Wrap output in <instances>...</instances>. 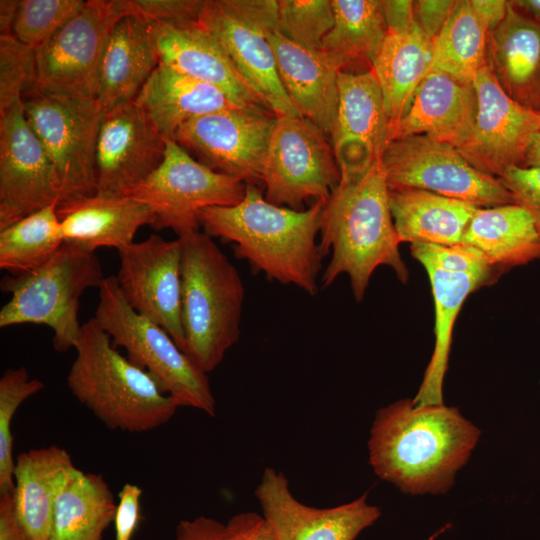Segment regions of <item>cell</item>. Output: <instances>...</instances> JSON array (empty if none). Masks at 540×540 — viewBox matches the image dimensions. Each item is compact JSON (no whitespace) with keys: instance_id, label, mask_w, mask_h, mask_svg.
<instances>
[{"instance_id":"6da1fadb","label":"cell","mask_w":540,"mask_h":540,"mask_svg":"<svg viewBox=\"0 0 540 540\" xmlns=\"http://www.w3.org/2000/svg\"><path fill=\"white\" fill-rule=\"evenodd\" d=\"M480 430L454 407L402 399L381 408L368 441L375 474L410 495L443 494L468 461Z\"/></svg>"},{"instance_id":"7a4b0ae2","label":"cell","mask_w":540,"mask_h":540,"mask_svg":"<svg viewBox=\"0 0 540 540\" xmlns=\"http://www.w3.org/2000/svg\"><path fill=\"white\" fill-rule=\"evenodd\" d=\"M324 202L294 210L269 202L256 185H246L232 206L204 209L200 225L210 237L232 243L235 256L272 281L318 293L322 255L317 235Z\"/></svg>"},{"instance_id":"3957f363","label":"cell","mask_w":540,"mask_h":540,"mask_svg":"<svg viewBox=\"0 0 540 540\" xmlns=\"http://www.w3.org/2000/svg\"><path fill=\"white\" fill-rule=\"evenodd\" d=\"M400 244L379 157L362 177L339 181L324 202L318 245L323 258L332 255L321 276L322 287L346 274L353 296L360 302L380 266L390 267L406 283L409 272Z\"/></svg>"},{"instance_id":"277c9868","label":"cell","mask_w":540,"mask_h":540,"mask_svg":"<svg viewBox=\"0 0 540 540\" xmlns=\"http://www.w3.org/2000/svg\"><path fill=\"white\" fill-rule=\"evenodd\" d=\"M74 349L67 386L106 428L149 432L170 421L180 407L149 373L116 350L94 317L82 324Z\"/></svg>"},{"instance_id":"5b68a950","label":"cell","mask_w":540,"mask_h":540,"mask_svg":"<svg viewBox=\"0 0 540 540\" xmlns=\"http://www.w3.org/2000/svg\"><path fill=\"white\" fill-rule=\"evenodd\" d=\"M178 239L184 353L208 374L239 340L245 288L212 237L197 231Z\"/></svg>"},{"instance_id":"8992f818","label":"cell","mask_w":540,"mask_h":540,"mask_svg":"<svg viewBox=\"0 0 540 540\" xmlns=\"http://www.w3.org/2000/svg\"><path fill=\"white\" fill-rule=\"evenodd\" d=\"M104 278L94 253L63 243L36 270L1 279V290L11 297L0 310V327L45 325L54 333L56 351L72 349L82 326L78 319L80 297L89 288H99Z\"/></svg>"},{"instance_id":"52a82bcc","label":"cell","mask_w":540,"mask_h":540,"mask_svg":"<svg viewBox=\"0 0 540 540\" xmlns=\"http://www.w3.org/2000/svg\"><path fill=\"white\" fill-rule=\"evenodd\" d=\"M98 289L94 318L110 336L113 346L123 347L127 358L149 373L180 407H191L215 416L216 402L207 374L162 327L137 313L126 302L116 276L105 277Z\"/></svg>"},{"instance_id":"ba28073f","label":"cell","mask_w":540,"mask_h":540,"mask_svg":"<svg viewBox=\"0 0 540 540\" xmlns=\"http://www.w3.org/2000/svg\"><path fill=\"white\" fill-rule=\"evenodd\" d=\"M23 94L26 120L53 164L61 202L95 195L96 147L104 115L96 98L32 90Z\"/></svg>"},{"instance_id":"9c48e42d","label":"cell","mask_w":540,"mask_h":540,"mask_svg":"<svg viewBox=\"0 0 540 540\" xmlns=\"http://www.w3.org/2000/svg\"><path fill=\"white\" fill-rule=\"evenodd\" d=\"M131 14L130 0H88L34 51L30 86L40 94L95 98L102 54L114 25Z\"/></svg>"},{"instance_id":"30bf717a","label":"cell","mask_w":540,"mask_h":540,"mask_svg":"<svg viewBox=\"0 0 540 540\" xmlns=\"http://www.w3.org/2000/svg\"><path fill=\"white\" fill-rule=\"evenodd\" d=\"M381 162L389 190H425L479 208L515 204L499 178L473 167L455 147L426 135L390 141Z\"/></svg>"},{"instance_id":"8fae6325","label":"cell","mask_w":540,"mask_h":540,"mask_svg":"<svg viewBox=\"0 0 540 540\" xmlns=\"http://www.w3.org/2000/svg\"><path fill=\"white\" fill-rule=\"evenodd\" d=\"M246 185L197 162L176 141L166 139L163 162L128 196L152 209L155 229L169 228L180 237L200 231L204 209L239 203Z\"/></svg>"},{"instance_id":"7c38bea8","label":"cell","mask_w":540,"mask_h":540,"mask_svg":"<svg viewBox=\"0 0 540 540\" xmlns=\"http://www.w3.org/2000/svg\"><path fill=\"white\" fill-rule=\"evenodd\" d=\"M325 136L303 116H276L262 172L269 202L304 210L309 198H329L340 172Z\"/></svg>"},{"instance_id":"4fadbf2b","label":"cell","mask_w":540,"mask_h":540,"mask_svg":"<svg viewBox=\"0 0 540 540\" xmlns=\"http://www.w3.org/2000/svg\"><path fill=\"white\" fill-rule=\"evenodd\" d=\"M275 121L276 115L266 108L231 107L185 123L174 141L212 170L256 185L262 181Z\"/></svg>"},{"instance_id":"5bb4252c","label":"cell","mask_w":540,"mask_h":540,"mask_svg":"<svg viewBox=\"0 0 540 540\" xmlns=\"http://www.w3.org/2000/svg\"><path fill=\"white\" fill-rule=\"evenodd\" d=\"M472 85L477 112L468 137L456 149L473 167L496 178L510 167H524L527 150L540 131V112L511 99L488 64Z\"/></svg>"},{"instance_id":"9a60e30c","label":"cell","mask_w":540,"mask_h":540,"mask_svg":"<svg viewBox=\"0 0 540 540\" xmlns=\"http://www.w3.org/2000/svg\"><path fill=\"white\" fill-rule=\"evenodd\" d=\"M60 202L55 169L20 99L0 114V230Z\"/></svg>"},{"instance_id":"2e32d148","label":"cell","mask_w":540,"mask_h":540,"mask_svg":"<svg viewBox=\"0 0 540 540\" xmlns=\"http://www.w3.org/2000/svg\"><path fill=\"white\" fill-rule=\"evenodd\" d=\"M116 276L126 302L162 327L184 352L181 318V243L152 234L118 251Z\"/></svg>"},{"instance_id":"e0dca14e","label":"cell","mask_w":540,"mask_h":540,"mask_svg":"<svg viewBox=\"0 0 540 540\" xmlns=\"http://www.w3.org/2000/svg\"><path fill=\"white\" fill-rule=\"evenodd\" d=\"M166 138L131 101L104 112L96 147L97 193L128 196L163 162Z\"/></svg>"},{"instance_id":"ac0fdd59","label":"cell","mask_w":540,"mask_h":540,"mask_svg":"<svg viewBox=\"0 0 540 540\" xmlns=\"http://www.w3.org/2000/svg\"><path fill=\"white\" fill-rule=\"evenodd\" d=\"M275 540H355L381 515L367 494L331 508H314L292 494L286 476L266 468L254 492Z\"/></svg>"},{"instance_id":"d6986e66","label":"cell","mask_w":540,"mask_h":540,"mask_svg":"<svg viewBox=\"0 0 540 540\" xmlns=\"http://www.w3.org/2000/svg\"><path fill=\"white\" fill-rule=\"evenodd\" d=\"M150 30L160 63L214 86L237 107L269 109L199 20L182 23L150 21Z\"/></svg>"},{"instance_id":"ffe728a7","label":"cell","mask_w":540,"mask_h":540,"mask_svg":"<svg viewBox=\"0 0 540 540\" xmlns=\"http://www.w3.org/2000/svg\"><path fill=\"white\" fill-rule=\"evenodd\" d=\"M477 112L472 84L430 71L418 86L403 117L389 129L394 139L426 135L458 148L468 137Z\"/></svg>"},{"instance_id":"44dd1931","label":"cell","mask_w":540,"mask_h":540,"mask_svg":"<svg viewBox=\"0 0 540 540\" xmlns=\"http://www.w3.org/2000/svg\"><path fill=\"white\" fill-rule=\"evenodd\" d=\"M198 20L276 116H302L283 87L272 47L263 34L231 15L219 0H205Z\"/></svg>"},{"instance_id":"7402d4cb","label":"cell","mask_w":540,"mask_h":540,"mask_svg":"<svg viewBox=\"0 0 540 540\" xmlns=\"http://www.w3.org/2000/svg\"><path fill=\"white\" fill-rule=\"evenodd\" d=\"M57 214L64 243L90 253L102 247L119 251L134 242L140 227L155 221L152 209L130 196L69 199L57 205Z\"/></svg>"},{"instance_id":"603a6c76","label":"cell","mask_w":540,"mask_h":540,"mask_svg":"<svg viewBox=\"0 0 540 540\" xmlns=\"http://www.w3.org/2000/svg\"><path fill=\"white\" fill-rule=\"evenodd\" d=\"M159 64L150 21L122 17L106 42L97 77L96 100L104 112L133 101Z\"/></svg>"},{"instance_id":"cb8c5ba5","label":"cell","mask_w":540,"mask_h":540,"mask_svg":"<svg viewBox=\"0 0 540 540\" xmlns=\"http://www.w3.org/2000/svg\"><path fill=\"white\" fill-rule=\"evenodd\" d=\"M266 38L291 101L303 117L331 136L337 115L340 70L321 51L298 46L278 31Z\"/></svg>"},{"instance_id":"d4e9b609","label":"cell","mask_w":540,"mask_h":540,"mask_svg":"<svg viewBox=\"0 0 540 540\" xmlns=\"http://www.w3.org/2000/svg\"><path fill=\"white\" fill-rule=\"evenodd\" d=\"M488 65L511 99L540 112V24L510 1L504 20L489 33Z\"/></svg>"},{"instance_id":"484cf974","label":"cell","mask_w":540,"mask_h":540,"mask_svg":"<svg viewBox=\"0 0 540 540\" xmlns=\"http://www.w3.org/2000/svg\"><path fill=\"white\" fill-rule=\"evenodd\" d=\"M76 466L63 447L32 448L16 456V515L32 540H50L56 499Z\"/></svg>"},{"instance_id":"4316f807","label":"cell","mask_w":540,"mask_h":540,"mask_svg":"<svg viewBox=\"0 0 540 540\" xmlns=\"http://www.w3.org/2000/svg\"><path fill=\"white\" fill-rule=\"evenodd\" d=\"M135 103L166 139H175L187 122L233 105L220 90L160 63L145 82Z\"/></svg>"},{"instance_id":"83f0119b","label":"cell","mask_w":540,"mask_h":540,"mask_svg":"<svg viewBox=\"0 0 540 540\" xmlns=\"http://www.w3.org/2000/svg\"><path fill=\"white\" fill-rule=\"evenodd\" d=\"M389 206L401 243L453 245L479 209L467 202L419 189L389 190Z\"/></svg>"},{"instance_id":"f1b7e54d","label":"cell","mask_w":540,"mask_h":540,"mask_svg":"<svg viewBox=\"0 0 540 540\" xmlns=\"http://www.w3.org/2000/svg\"><path fill=\"white\" fill-rule=\"evenodd\" d=\"M432 57L433 41L417 23L410 29L387 31L371 68L382 89L390 127L406 113L415 91L431 71Z\"/></svg>"},{"instance_id":"f546056e","label":"cell","mask_w":540,"mask_h":540,"mask_svg":"<svg viewBox=\"0 0 540 540\" xmlns=\"http://www.w3.org/2000/svg\"><path fill=\"white\" fill-rule=\"evenodd\" d=\"M462 243L478 249L494 266L515 267L540 259V235L518 204L479 208Z\"/></svg>"},{"instance_id":"4dcf8cb0","label":"cell","mask_w":540,"mask_h":540,"mask_svg":"<svg viewBox=\"0 0 540 540\" xmlns=\"http://www.w3.org/2000/svg\"><path fill=\"white\" fill-rule=\"evenodd\" d=\"M116 507L101 474L75 467L56 499L50 540H103L114 522Z\"/></svg>"},{"instance_id":"1f68e13d","label":"cell","mask_w":540,"mask_h":540,"mask_svg":"<svg viewBox=\"0 0 540 540\" xmlns=\"http://www.w3.org/2000/svg\"><path fill=\"white\" fill-rule=\"evenodd\" d=\"M425 270L434 300L435 345L422 383L412 400L417 405H440L443 404V382L448 369L455 321L466 298L485 283L488 277L450 274L432 267H426Z\"/></svg>"},{"instance_id":"d6a6232c","label":"cell","mask_w":540,"mask_h":540,"mask_svg":"<svg viewBox=\"0 0 540 540\" xmlns=\"http://www.w3.org/2000/svg\"><path fill=\"white\" fill-rule=\"evenodd\" d=\"M334 25L319 49L340 70L348 65L370 69L388 27L383 0H332Z\"/></svg>"},{"instance_id":"836d02e7","label":"cell","mask_w":540,"mask_h":540,"mask_svg":"<svg viewBox=\"0 0 540 540\" xmlns=\"http://www.w3.org/2000/svg\"><path fill=\"white\" fill-rule=\"evenodd\" d=\"M488 39L489 32L470 0H456L433 41L431 71L472 84L476 74L488 64Z\"/></svg>"},{"instance_id":"e575fe53","label":"cell","mask_w":540,"mask_h":540,"mask_svg":"<svg viewBox=\"0 0 540 540\" xmlns=\"http://www.w3.org/2000/svg\"><path fill=\"white\" fill-rule=\"evenodd\" d=\"M390 121L379 81L369 69L338 73V107L331 138L349 135L372 143L382 155L388 144Z\"/></svg>"},{"instance_id":"d590c367","label":"cell","mask_w":540,"mask_h":540,"mask_svg":"<svg viewBox=\"0 0 540 540\" xmlns=\"http://www.w3.org/2000/svg\"><path fill=\"white\" fill-rule=\"evenodd\" d=\"M63 243L57 204L47 206L0 230V268L10 275L34 271Z\"/></svg>"},{"instance_id":"8d00e7d4","label":"cell","mask_w":540,"mask_h":540,"mask_svg":"<svg viewBox=\"0 0 540 540\" xmlns=\"http://www.w3.org/2000/svg\"><path fill=\"white\" fill-rule=\"evenodd\" d=\"M44 386L25 367L9 368L0 378V494L14 490L12 420L22 403Z\"/></svg>"},{"instance_id":"74e56055","label":"cell","mask_w":540,"mask_h":540,"mask_svg":"<svg viewBox=\"0 0 540 540\" xmlns=\"http://www.w3.org/2000/svg\"><path fill=\"white\" fill-rule=\"evenodd\" d=\"M333 25L332 0H278V32L298 46L319 50Z\"/></svg>"},{"instance_id":"f35d334b","label":"cell","mask_w":540,"mask_h":540,"mask_svg":"<svg viewBox=\"0 0 540 540\" xmlns=\"http://www.w3.org/2000/svg\"><path fill=\"white\" fill-rule=\"evenodd\" d=\"M83 0H20L13 35L36 50L84 7Z\"/></svg>"},{"instance_id":"ab89813d","label":"cell","mask_w":540,"mask_h":540,"mask_svg":"<svg viewBox=\"0 0 540 540\" xmlns=\"http://www.w3.org/2000/svg\"><path fill=\"white\" fill-rule=\"evenodd\" d=\"M34 51L14 35L0 36V114L22 99L30 86Z\"/></svg>"},{"instance_id":"60d3db41","label":"cell","mask_w":540,"mask_h":540,"mask_svg":"<svg viewBox=\"0 0 540 540\" xmlns=\"http://www.w3.org/2000/svg\"><path fill=\"white\" fill-rule=\"evenodd\" d=\"M412 256L424 268L432 267L450 274H472L489 277L492 265L475 247L465 244H412Z\"/></svg>"},{"instance_id":"b9f144b4","label":"cell","mask_w":540,"mask_h":540,"mask_svg":"<svg viewBox=\"0 0 540 540\" xmlns=\"http://www.w3.org/2000/svg\"><path fill=\"white\" fill-rule=\"evenodd\" d=\"M340 181L362 177L381 155L369 141L349 135L331 138Z\"/></svg>"},{"instance_id":"7bdbcfd3","label":"cell","mask_w":540,"mask_h":540,"mask_svg":"<svg viewBox=\"0 0 540 540\" xmlns=\"http://www.w3.org/2000/svg\"><path fill=\"white\" fill-rule=\"evenodd\" d=\"M499 179L531 215L540 235V167H510Z\"/></svg>"},{"instance_id":"ee69618b","label":"cell","mask_w":540,"mask_h":540,"mask_svg":"<svg viewBox=\"0 0 540 540\" xmlns=\"http://www.w3.org/2000/svg\"><path fill=\"white\" fill-rule=\"evenodd\" d=\"M205 0H130L131 14L151 22L182 23L199 19Z\"/></svg>"},{"instance_id":"f6af8a7d","label":"cell","mask_w":540,"mask_h":540,"mask_svg":"<svg viewBox=\"0 0 540 540\" xmlns=\"http://www.w3.org/2000/svg\"><path fill=\"white\" fill-rule=\"evenodd\" d=\"M223 8L238 20L263 34L278 31V1L219 0Z\"/></svg>"},{"instance_id":"bcb514c9","label":"cell","mask_w":540,"mask_h":540,"mask_svg":"<svg viewBox=\"0 0 540 540\" xmlns=\"http://www.w3.org/2000/svg\"><path fill=\"white\" fill-rule=\"evenodd\" d=\"M142 489L126 483L118 494L114 518L115 540H132L140 521Z\"/></svg>"},{"instance_id":"7dc6e473","label":"cell","mask_w":540,"mask_h":540,"mask_svg":"<svg viewBox=\"0 0 540 540\" xmlns=\"http://www.w3.org/2000/svg\"><path fill=\"white\" fill-rule=\"evenodd\" d=\"M454 0L414 1L415 21L420 30L432 41L446 23L454 5Z\"/></svg>"},{"instance_id":"c3c4849f","label":"cell","mask_w":540,"mask_h":540,"mask_svg":"<svg viewBox=\"0 0 540 540\" xmlns=\"http://www.w3.org/2000/svg\"><path fill=\"white\" fill-rule=\"evenodd\" d=\"M229 540H275L264 517L255 512H241L226 524Z\"/></svg>"},{"instance_id":"681fc988","label":"cell","mask_w":540,"mask_h":540,"mask_svg":"<svg viewBox=\"0 0 540 540\" xmlns=\"http://www.w3.org/2000/svg\"><path fill=\"white\" fill-rule=\"evenodd\" d=\"M175 540H229V537L226 524L211 517L198 516L179 522Z\"/></svg>"},{"instance_id":"f907efd6","label":"cell","mask_w":540,"mask_h":540,"mask_svg":"<svg viewBox=\"0 0 540 540\" xmlns=\"http://www.w3.org/2000/svg\"><path fill=\"white\" fill-rule=\"evenodd\" d=\"M0 540H32L16 515L13 491L0 494Z\"/></svg>"},{"instance_id":"816d5d0a","label":"cell","mask_w":540,"mask_h":540,"mask_svg":"<svg viewBox=\"0 0 540 540\" xmlns=\"http://www.w3.org/2000/svg\"><path fill=\"white\" fill-rule=\"evenodd\" d=\"M413 3L411 0H383L388 30H406L416 25Z\"/></svg>"},{"instance_id":"f5cc1de1","label":"cell","mask_w":540,"mask_h":540,"mask_svg":"<svg viewBox=\"0 0 540 540\" xmlns=\"http://www.w3.org/2000/svg\"><path fill=\"white\" fill-rule=\"evenodd\" d=\"M470 4L490 33L494 31L504 20L507 14L509 1L470 0Z\"/></svg>"},{"instance_id":"db71d44e","label":"cell","mask_w":540,"mask_h":540,"mask_svg":"<svg viewBox=\"0 0 540 540\" xmlns=\"http://www.w3.org/2000/svg\"><path fill=\"white\" fill-rule=\"evenodd\" d=\"M19 5V0L0 1V36L13 35V26Z\"/></svg>"},{"instance_id":"11a10c76","label":"cell","mask_w":540,"mask_h":540,"mask_svg":"<svg viewBox=\"0 0 540 540\" xmlns=\"http://www.w3.org/2000/svg\"><path fill=\"white\" fill-rule=\"evenodd\" d=\"M511 4L540 24V0H513Z\"/></svg>"},{"instance_id":"9f6ffc18","label":"cell","mask_w":540,"mask_h":540,"mask_svg":"<svg viewBox=\"0 0 540 540\" xmlns=\"http://www.w3.org/2000/svg\"><path fill=\"white\" fill-rule=\"evenodd\" d=\"M524 167H540V131L527 150Z\"/></svg>"}]
</instances>
